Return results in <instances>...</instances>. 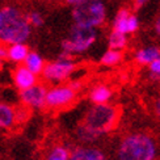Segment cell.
Instances as JSON below:
<instances>
[{
	"label": "cell",
	"instance_id": "obj_1",
	"mask_svg": "<svg viewBox=\"0 0 160 160\" xmlns=\"http://www.w3.org/2000/svg\"><path fill=\"white\" fill-rule=\"evenodd\" d=\"M32 25L15 7L0 9V41L3 43L25 42L29 38Z\"/></svg>",
	"mask_w": 160,
	"mask_h": 160
},
{
	"label": "cell",
	"instance_id": "obj_2",
	"mask_svg": "<svg viewBox=\"0 0 160 160\" xmlns=\"http://www.w3.org/2000/svg\"><path fill=\"white\" fill-rule=\"evenodd\" d=\"M156 152L155 139L144 132L126 135L118 146L119 160H155Z\"/></svg>",
	"mask_w": 160,
	"mask_h": 160
},
{
	"label": "cell",
	"instance_id": "obj_3",
	"mask_svg": "<svg viewBox=\"0 0 160 160\" xmlns=\"http://www.w3.org/2000/svg\"><path fill=\"white\" fill-rule=\"evenodd\" d=\"M118 118L119 110L114 105H110L109 102L95 104L87 112L84 123L97 131L98 134L104 135L116 128L118 123Z\"/></svg>",
	"mask_w": 160,
	"mask_h": 160
},
{
	"label": "cell",
	"instance_id": "obj_4",
	"mask_svg": "<svg viewBox=\"0 0 160 160\" xmlns=\"http://www.w3.org/2000/svg\"><path fill=\"white\" fill-rule=\"evenodd\" d=\"M72 18L75 24L97 28L106 18V9L101 0H82L74 5Z\"/></svg>",
	"mask_w": 160,
	"mask_h": 160
},
{
	"label": "cell",
	"instance_id": "obj_5",
	"mask_svg": "<svg viewBox=\"0 0 160 160\" xmlns=\"http://www.w3.org/2000/svg\"><path fill=\"white\" fill-rule=\"evenodd\" d=\"M96 38H97V32L95 28L75 24L71 29L70 37L62 42V49L63 51L68 52L71 55L84 52L95 43Z\"/></svg>",
	"mask_w": 160,
	"mask_h": 160
},
{
	"label": "cell",
	"instance_id": "obj_6",
	"mask_svg": "<svg viewBox=\"0 0 160 160\" xmlns=\"http://www.w3.org/2000/svg\"><path fill=\"white\" fill-rule=\"evenodd\" d=\"M78 91L68 85H57L46 92L45 106L51 109H63L70 106L76 100Z\"/></svg>",
	"mask_w": 160,
	"mask_h": 160
},
{
	"label": "cell",
	"instance_id": "obj_7",
	"mask_svg": "<svg viewBox=\"0 0 160 160\" xmlns=\"http://www.w3.org/2000/svg\"><path fill=\"white\" fill-rule=\"evenodd\" d=\"M75 70V63L71 58H58V61L45 64L42 70V75L45 80L51 83L64 82Z\"/></svg>",
	"mask_w": 160,
	"mask_h": 160
},
{
	"label": "cell",
	"instance_id": "obj_8",
	"mask_svg": "<svg viewBox=\"0 0 160 160\" xmlns=\"http://www.w3.org/2000/svg\"><path fill=\"white\" fill-rule=\"evenodd\" d=\"M46 87L43 84H34L26 89H22L20 93V100L22 104L32 109H41L45 106L46 100Z\"/></svg>",
	"mask_w": 160,
	"mask_h": 160
},
{
	"label": "cell",
	"instance_id": "obj_9",
	"mask_svg": "<svg viewBox=\"0 0 160 160\" xmlns=\"http://www.w3.org/2000/svg\"><path fill=\"white\" fill-rule=\"evenodd\" d=\"M113 28L114 30L125 33V34L134 33L139 28V20L137 16L131 15L128 9H119L113 22Z\"/></svg>",
	"mask_w": 160,
	"mask_h": 160
},
{
	"label": "cell",
	"instance_id": "obj_10",
	"mask_svg": "<svg viewBox=\"0 0 160 160\" xmlns=\"http://www.w3.org/2000/svg\"><path fill=\"white\" fill-rule=\"evenodd\" d=\"M13 82H15V85L20 91H22L34 85L37 83V76L34 72H32L25 66H18L13 72Z\"/></svg>",
	"mask_w": 160,
	"mask_h": 160
},
{
	"label": "cell",
	"instance_id": "obj_11",
	"mask_svg": "<svg viewBox=\"0 0 160 160\" xmlns=\"http://www.w3.org/2000/svg\"><path fill=\"white\" fill-rule=\"evenodd\" d=\"M70 160H108L104 152L96 147H76L70 152Z\"/></svg>",
	"mask_w": 160,
	"mask_h": 160
},
{
	"label": "cell",
	"instance_id": "obj_12",
	"mask_svg": "<svg viewBox=\"0 0 160 160\" xmlns=\"http://www.w3.org/2000/svg\"><path fill=\"white\" fill-rule=\"evenodd\" d=\"M113 96V91L106 84H97L89 92V100L93 104H105L109 102Z\"/></svg>",
	"mask_w": 160,
	"mask_h": 160
},
{
	"label": "cell",
	"instance_id": "obj_13",
	"mask_svg": "<svg viewBox=\"0 0 160 160\" xmlns=\"http://www.w3.org/2000/svg\"><path fill=\"white\" fill-rule=\"evenodd\" d=\"M16 123V110L11 105L0 102V128L12 129Z\"/></svg>",
	"mask_w": 160,
	"mask_h": 160
},
{
	"label": "cell",
	"instance_id": "obj_14",
	"mask_svg": "<svg viewBox=\"0 0 160 160\" xmlns=\"http://www.w3.org/2000/svg\"><path fill=\"white\" fill-rule=\"evenodd\" d=\"M159 55H160L159 48H156V46H148V48H143L135 52V61L142 66H148Z\"/></svg>",
	"mask_w": 160,
	"mask_h": 160
},
{
	"label": "cell",
	"instance_id": "obj_15",
	"mask_svg": "<svg viewBox=\"0 0 160 160\" xmlns=\"http://www.w3.org/2000/svg\"><path fill=\"white\" fill-rule=\"evenodd\" d=\"M24 63H25V67L29 68L32 72H34L36 75L42 74V70L45 67L43 58L36 51H29L28 55H26V58H25Z\"/></svg>",
	"mask_w": 160,
	"mask_h": 160
},
{
	"label": "cell",
	"instance_id": "obj_16",
	"mask_svg": "<svg viewBox=\"0 0 160 160\" xmlns=\"http://www.w3.org/2000/svg\"><path fill=\"white\" fill-rule=\"evenodd\" d=\"M28 52H29V49L24 42L11 43V46L8 48V59H11L12 62L21 63L25 61Z\"/></svg>",
	"mask_w": 160,
	"mask_h": 160
},
{
	"label": "cell",
	"instance_id": "obj_17",
	"mask_svg": "<svg viewBox=\"0 0 160 160\" xmlns=\"http://www.w3.org/2000/svg\"><path fill=\"white\" fill-rule=\"evenodd\" d=\"M76 137L80 142L84 143H93L101 137V134H98L97 131L91 129L89 126H87L85 123H82L76 130Z\"/></svg>",
	"mask_w": 160,
	"mask_h": 160
},
{
	"label": "cell",
	"instance_id": "obj_18",
	"mask_svg": "<svg viewBox=\"0 0 160 160\" xmlns=\"http://www.w3.org/2000/svg\"><path fill=\"white\" fill-rule=\"evenodd\" d=\"M108 41H109V48L110 49L122 50V49L126 48V45H128V37H126L125 33H121V32L113 29Z\"/></svg>",
	"mask_w": 160,
	"mask_h": 160
},
{
	"label": "cell",
	"instance_id": "obj_19",
	"mask_svg": "<svg viewBox=\"0 0 160 160\" xmlns=\"http://www.w3.org/2000/svg\"><path fill=\"white\" fill-rule=\"evenodd\" d=\"M122 61V52L121 50H114L110 49L108 51L104 52V55L100 59V62L104 66H108V67H113V66H117L118 63H121Z\"/></svg>",
	"mask_w": 160,
	"mask_h": 160
},
{
	"label": "cell",
	"instance_id": "obj_20",
	"mask_svg": "<svg viewBox=\"0 0 160 160\" xmlns=\"http://www.w3.org/2000/svg\"><path fill=\"white\" fill-rule=\"evenodd\" d=\"M45 160H70V150L66 146H54L48 151Z\"/></svg>",
	"mask_w": 160,
	"mask_h": 160
},
{
	"label": "cell",
	"instance_id": "obj_21",
	"mask_svg": "<svg viewBox=\"0 0 160 160\" xmlns=\"http://www.w3.org/2000/svg\"><path fill=\"white\" fill-rule=\"evenodd\" d=\"M25 17H26V20H28V22L32 26H36V28H38V26H41L43 24V17L39 15L38 12H30Z\"/></svg>",
	"mask_w": 160,
	"mask_h": 160
},
{
	"label": "cell",
	"instance_id": "obj_22",
	"mask_svg": "<svg viewBox=\"0 0 160 160\" xmlns=\"http://www.w3.org/2000/svg\"><path fill=\"white\" fill-rule=\"evenodd\" d=\"M150 72L152 76H158L160 78V55L155 59V61H152L150 64Z\"/></svg>",
	"mask_w": 160,
	"mask_h": 160
},
{
	"label": "cell",
	"instance_id": "obj_23",
	"mask_svg": "<svg viewBox=\"0 0 160 160\" xmlns=\"http://www.w3.org/2000/svg\"><path fill=\"white\" fill-rule=\"evenodd\" d=\"M154 112H155V116L160 121V96L155 100V102H154Z\"/></svg>",
	"mask_w": 160,
	"mask_h": 160
},
{
	"label": "cell",
	"instance_id": "obj_24",
	"mask_svg": "<svg viewBox=\"0 0 160 160\" xmlns=\"http://www.w3.org/2000/svg\"><path fill=\"white\" fill-rule=\"evenodd\" d=\"M5 58H8V48L0 43V61H4Z\"/></svg>",
	"mask_w": 160,
	"mask_h": 160
},
{
	"label": "cell",
	"instance_id": "obj_25",
	"mask_svg": "<svg viewBox=\"0 0 160 160\" xmlns=\"http://www.w3.org/2000/svg\"><path fill=\"white\" fill-rule=\"evenodd\" d=\"M155 30H156V34L160 37V16L158 17L156 22H155Z\"/></svg>",
	"mask_w": 160,
	"mask_h": 160
},
{
	"label": "cell",
	"instance_id": "obj_26",
	"mask_svg": "<svg viewBox=\"0 0 160 160\" xmlns=\"http://www.w3.org/2000/svg\"><path fill=\"white\" fill-rule=\"evenodd\" d=\"M67 4H70V5H75V4H78L79 2H82V0H64Z\"/></svg>",
	"mask_w": 160,
	"mask_h": 160
},
{
	"label": "cell",
	"instance_id": "obj_27",
	"mask_svg": "<svg viewBox=\"0 0 160 160\" xmlns=\"http://www.w3.org/2000/svg\"><path fill=\"white\" fill-rule=\"evenodd\" d=\"M148 0H135V5L137 7H141V5H143L144 3H147Z\"/></svg>",
	"mask_w": 160,
	"mask_h": 160
}]
</instances>
